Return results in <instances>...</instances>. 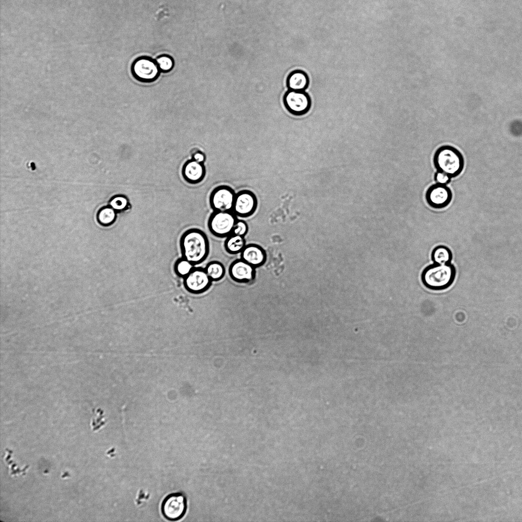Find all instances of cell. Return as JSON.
<instances>
[{"mask_svg": "<svg viewBox=\"0 0 522 522\" xmlns=\"http://www.w3.org/2000/svg\"><path fill=\"white\" fill-rule=\"evenodd\" d=\"M431 259L435 264H450L452 259L451 250L444 245L437 246L432 251Z\"/></svg>", "mask_w": 522, "mask_h": 522, "instance_id": "obj_17", "label": "cell"}, {"mask_svg": "<svg viewBox=\"0 0 522 522\" xmlns=\"http://www.w3.org/2000/svg\"><path fill=\"white\" fill-rule=\"evenodd\" d=\"M212 281L204 269L193 268L191 272L184 278V285L189 292L199 294L208 290Z\"/></svg>", "mask_w": 522, "mask_h": 522, "instance_id": "obj_8", "label": "cell"}, {"mask_svg": "<svg viewBox=\"0 0 522 522\" xmlns=\"http://www.w3.org/2000/svg\"><path fill=\"white\" fill-rule=\"evenodd\" d=\"M248 231L247 223L242 220H237L234 226L232 234L245 237Z\"/></svg>", "mask_w": 522, "mask_h": 522, "instance_id": "obj_23", "label": "cell"}, {"mask_svg": "<svg viewBox=\"0 0 522 522\" xmlns=\"http://www.w3.org/2000/svg\"><path fill=\"white\" fill-rule=\"evenodd\" d=\"M425 198L427 203L431 207L440 209L450 204L452 199V193L446 185L436 183L427 189Z\"/></svg>", "mask_w": 522, "mask_h": 522, "instance_id": "obj_11", "label": "cell"}, {"mask_svg": "<svg viewBox=\"0 0 522 522\" xmlns=\"http://www.w3.org/2000/svg\"><path fill=\"white\" fill-rule=\"evenodd\" d=\"M257 206L255 194L248 190L240 191L236 195L232 212L241 218H246L253 215Z\"/></svg>", "mask_w": 522, "mask_h": 522, "instance_id": "obj_10", "label": "cell"}, {"mask_svg": "<svg viewBox=\"0 0 522 522\" xmlns=\"http://www.w3.org/2000/svg\"><path fill=\"white\" fill-rule=\"evenodd\" d=\"M286 109L292 114L301 116L307 113L311 107V99L304 91L289 90L283 98Z\"/></svg>", "mask_w": 522, "mask_h": 522, "instance_id": "obj_7", "label": "cell"}, {"mask_svg": "<svg viewBox=\"0 0 522 522\" xmlns=\"http://www.w3.org/2000/svg\"><path fill=\"white\" fill-rule=\"evenodd\" d=\"M193 266L191 262L182 257L175 262L174 269L178 276L185 278L193 270Z\"/></svg>", "mask_w": 522, "mask_h": 522, "instance_id": "obj_20", "label": "cell"}, {"mask_svg": "<svg viewBox=\"0 0 522 522\" xmlns=\"http://www.w3.org/2000/svg\"><path fill=\"white\" fill-rule=\"evenodd\" d=\"M155 60L161 72H168L172 70L174 67V60L169 55H161Z\"/></svg>", "mask_w": 522, "mask_h": 522, "instance_id": "obj_21", "label": "cell"}, {"mask_svg": "<svg viewBox=\"0 0 522 522\" xmlns=\"http://www.w3.org/2000/svg\"><path fill=\"white\" fill-rule=\"evenodd\" d=\"M179 245L182 257L194 265L202 263L209 253L208 238L203 231L198 228H190L184 232Z\"/></svg>", "mask_w": 522, "mask_h": 522, "instance_id": "obj_1", "label": "cell"}, {"mask_svg": "<svg viewBox=\"0 0 522 522\" xmlns=\"http://www.w3.org/2000/svg\"><path fill=\"white\" fill-rule=\"evenodd\" d=\"M246 245L244 237L234 234L226 237L224 242V248L230 254L241 253Z\"/></svg>", "mask_w": 522, "mask_h": 522, "instance_id": "obj_16", "label": "cell"}, {"mask_svg": "<svg viewBox=\"0 0 522 522\" xmlns=\"http://www.w3.org/2000/svg\"><path fill=\"white\" fill-rule=\"evenodd\" d=\"M109 204L110 206L116 211H121L127 206L128 200L124 196H117L112 198Z\"/></svg>", "mask_w": 522, "mask_h": 522, "instance_id": "obj_22", "label": "cell"}, {"mask_svg": "<svg viewBox=\"0 0 522 522\" xmlns=\"http://www.w3.org/2000/svg\"><path fill=\"white\" fill-rule=\"evenodd\" d=\"M185 179L192 183L198 182L203 178L205 170L203 165L195 160L187 162L182 169Z\"/></svg>", "mask_w": 522, "mask_h": 522, "instance_id": "obj_14", "label": "cell"}, {"mask_svg": "<svg viewBox=\"0 0 522 522\" xmlns=\"http://www.w3.org/2000/svg\"><path fill=\"white\" fill-rule=\"evenodd\" d=\"M255 268L242 259H236L230 265L228 273L234 281L240 283L252 282L256 274Z\"/></svg>", "mask_w": 522, "mask_h": 522, "instance_id": "obj_12", "label": "cell"}, {"mask_svg": "<svg viewBox=\"0 0 522 522\" xmlns=\"http://www.w3.org/2000/svg\"><path fill=\"white\" fill-rule=\"evenodd\" d=\"M116 219V212L112 207L107 206L98 212L97 219L102 225L108 226L113 223Z\"/></svg>", "mask_w": 522, "mask_h": 522, "instance_id": "obj_19", "label": "cell"}, {"mask_svg": "<svg viewBox=\"0 0 522 522\" xmlns=\"http://www.w3.org/2000/svg\"><path fill=\"white\" fill-rule=\"evenodd\" d=\"M194 160L201 163L205 160V156L201 152H196L193 155Z\"/></svg>", "mask_w": 522, "mask_h": 522, "instance_id": "obj_25", "label": "cell"}, {"mask_svg": "<svg viewBox=\"0 0 522 522\" xmlns=\"http://www.w3.org/2000/svg\"><path fill=\"white\" fill-rule=\"evenodd\" d=\"M238 219L232 212L214 211L209 217L207 225L214 236L224 238L232 233Z\"/></svg>", "mask_w": 522, "mask_h": 522, "instance_id": "obj_4", "label": "cell"}, {"mask_svg": "<svg viewBox=\"0 0 522 522\" xmlns=\"http://www.w3.org/2000/svg\"><path fill=\"white\" fill-rule=\"evenodd\" d=\"M134 77L142 83H151L159 77L161 71L155 60L147 56L136 58L131 65Z\"/></svg>", "mask_w": 522, "mask_h": 522, "instance_id": "obj_6", "label": "cell"}, {"mask_svg": "<svg viewBox=\"0 0 522 522\" xmlns=\"http://www.w3.org/2000/svg\"><path fill=\"white\" fill-rule=\"evenodd\" d=\"M241 258L257 268L266 263L267 254L266 251L260 246L250 244L246 245L241 252Z\"/></svg>", "mask_w": 522, "mask_h": 522, "instance_id": "obj_13", "label": "cell"}, {"mask_svg": "<svg viewBox=\"0 0 522 522\" xmlns=\"http://www.w3.org/2000/svg\"><path fill=\"white\" fill-rule=\"evenodd\" d=\"M212 281L221 280L225 275V269L223 265L218 261L210 262L204 268Z\"/></svg>", "mask_w": 522, "mask_h": 522, "instance_id": "obj_18", "label": "cell"}, {"mask_svg": "<svg viewBox=\"0 0 522 522\" xmlns=\"http://www.w3.org/2000/svg\"><path fill=\"white\" fill-rule=\"evenodd\" d=\"M309 84V79L303 71L296 70L291 72L287 77L286 85L289 90L304 91Z\"/></svg>", "mask_w": 522, "mask_h": 522, "instance_id": "obj_15", "label": "cell"}, {"mask_svg": "<svg viewBox=\"0 0 522 522\" xmlns=\"http://www.w3.org/2000/svg\"><path fill=\"white\" fill-rule=\"evenodd\" d=\"M456 273L455 267L451 263H433L423 270L421 274V280L424 286L430 290H444L453 283Z\"/></svg>", "mask_w": 522, "mask_h": 522, "instance_id": "obj_2", "label": "cell"}, {"mask_svg": "<svg viewBox=\"0 0 522 522\" xmlns=\"http://www.w3.org/2000/svg\"><path fill=\"white\" fill-rule=\"evenodd\" d=\"M187 510V497L181 492L169 494L164 499L161 504L163 515L170 521L180 519L185 516Z\"/></svg>", "mask_w": 522, "mask_h": 522, "instance_id": "obj_5", "label": "cell"}, {"mask_svg": "<svg viewBox=\"0 0 522 522\" xmlns=\"http://www.w3.org/2000/svg\"><path fill=\"white\" fill-rule=\"evenodd\" d=\"M236 194L226 186L216 188L211 193L210 202L214 211L232 212Z\"/></svg>", "mask_w": 522, "mask_h": 522, "instance_id": "obj_9", "label": "cell"}, {"mask_svg": "<svg viewBox=\"0 0 522 522\" xmlns=\"http://www.w3.org/2000/svg\"><path fill=\"white\" fill-rule=\"evenodd\" d=\"M433 163L437 171L453 178L461 173L464 162L463 155L458 149L452 146L443 145L435 151Z\"/></svg>", "mask_w": 522, "mask_h": 522, "instance_id": "obj_3", "label": "cell"}, {"mask_svg": "<svg viewBox=\"0 0 522 522\" xmlns=\"http://www.w3.org/2000/svg\"><path fill=\"white\" fill-rule=\"evenodd\" d=\"M452 178L447 174L437 171L434 175V179L437 184L445 185L449 184Z\"/></svg>", "mask_w": 522, "mask_h": 522, "instance_id": "obj_24", "label": "cell"}]
</instances>
